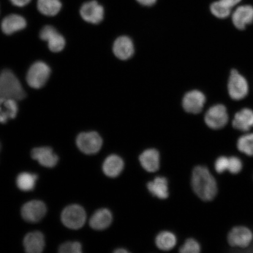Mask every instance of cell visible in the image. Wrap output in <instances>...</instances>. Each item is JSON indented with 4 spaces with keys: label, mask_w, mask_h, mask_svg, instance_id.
I'll list each match as a JSON object with an SVG mask.
<instances>
[{
    "label": "cell",
    "mask_w": 253,
    "mask_h": 253,
    "mask_svg": "<svg viewBox=\"0 0 253 253\" xmlns=\"http://www.w3.org/2000/svg\"><path fill=\"white\" fill-rule=\"evenodd\" d=\"M192 186L198 197L206 202L212 201L217 194L216 180L204 166H198L193 170Z\"/></svg>",
    "instance_id": "obj_1"
},
{
    "label": "cell",
    "mask_w": 253,
    "mask_h": 253,
    "mask_svg": "<svg viewBox=\"0 0 253 253\" xmlns=\"http://www.w3.org/2000/svg\"><path fill=\"white\" fill-rule=\"evenodd\" d=\"M25 96L24 88L13 72L4 69L0 72V98L18 101L24 99Z\"/></svg>",
    "instance_id": "obj_2"
},
{
    "label": "cell",
    "mask_w": 253,
    "mask_h": 253,
    "mask_svg": "<svg viewBox=\"0 0 253 253\" xmlns=\"http://www.w3.org/2000/svg\"><path fill=\"white\" fill-rule=\"evenodd\" d=\"M51 75V69L46 63L37 61L28 69L26 81L29 86L35 89L43 87L48 81Z\"/></svg>",
    "instance_id": "obj_3"
},
{
    "label": "cell",
    "mask_w": 253,
    "mask_h": 253,
    "mask_svg": "<svg viewBox=\"0 0 253 253\" xmlns=\"http://www.w3.org/2000/svg\"><path fill=\"white\" fill-rule=\"evenodd\" d=\"M227 240L229 245L233 248L248 249L253 243V232L245 226H234L227 234Z\"/></svg>",
    "instance_id": "obj_4"
},
{
    "label": "cell",
    "mask_w": 253,
    "mask_h": 253,
    "mask_svg": "<svg viewBox=\"0 0 253 253\" xmlns=\"http://www.w3.org/2000/svg\"><path fill=\"white\" fill-rule=\"evenodd\" d=\"M61 219L63 224L68 228L79 229L84 225L86 221V211L81 206L70 205L63 211Z\"/></svg>",
    "instance_id": "obj_5"
},
{
    "label": "cell",
    "mask_w": 253,
    "mask_h": 253,
    "mask_svg": "<svg viewBox=\"0 0 253 253\" xmlns=\"http://www.w3.org/2000/svg\"><path fill=\"white\" fill-rule=\"evenodd\" d=\"M76 142L79 149L87 155L97 153L103 145L102 137L95 131L81 132L78 135Z\"/></svg>",
    "instance_id": "obj_6"
},
{
    "label": "cell",
    "mask_w": 253,
    "mask_h": 253,
    "mask_svg": "<svg viewBox=\"0 0 253 253\" xmlns=\"http://www.w3.org/2000/svg\"><path fill=\"white\" fill-rule=\"evenodd\" d=\"M227 88L230 97L235 100L245 99L249 90L248 81L236 69L231 71Z\"/></svg>",
    "instance_id": "obj_7"
},
{
    "label": "cell",
    "mask_w": 253,
    "mask_h": 253,
    "mask_svg": "<svg viewBox=\"0 0 253 253\" xmlns=\"http://www.w3.org/2000/svg\"><path fill=\"white\" fill-rule=\"evenodd\" d=\"M205 122L209 127L220 129L229 122V115L226 107L223 104H216L211 107L205 116Z\"/></svg>",
    "instance_id": "obj_8"
},
{
    "label": "cell",
    "mask_w": 253,
    "mask_h": 253,
    "mask_svg": "<svg viewBox=\"0 0 253 253\" xmlns=\"http://www.w3.org/2000/svg\"><path fill=\"white\" fill-rule=\"evenodd\" d=\"M41 40L46 41L50 51L58 53L62 51L66 46L64 37L52 25H46L40 33Z\"/></svg>",
    "instance_id": "obj_9"
},
{
    "label": "cell",
    "mask_w": 253,
    "mask_h": 253,
    "mask_svg": "<svg viewBox=\"0 0 253 253\" xmlns=\"http://www.w3.org/2000/svg\"><path fill=\"white\" fill-rule=\"evenodd\" d=\"M79 12L82 18L88 23L98 24L100 23L104 18V8L95 0L84 3Z\"/></svg>",
    "instance_id": "obj_10"
},
{
    "label": "cell",
    "mask_w": 253,
    "mask_h": 253,
    "mask_svg": "<svg viewBox=\"0 0 253 253\" xmlns=\"http://www.w3.org/2000/svg\"><path fill=\"white\" fill-rule=\"evenodd\" d=\"M46 211V205L43 202L32 201L22 208L21 215L28 222L37 223L45 216Z\"/></svg>",
    "instance_id": "obj_11"
},
{
    "label": "cell",
    "mask_w": 253,
    "mask_h": 253,
    "mask_svg": "<svg viewBox=\"0 0 253 253\" xmlns=\"http://www.w3.org/2000/svg\"><path fill=\"white\" fill-rule=\"evenodd\" d=\"M206 97L199 90H192L186 93L183 99V107L186 112L192 114L200 113L204 108Z\"/></svg>",
    "instance_id": "obj_12"
},
{
    "label": "cell",
    "mask_w": 253,
    "mask_h": 253,
    "mask_svg": "<svg viewBox=\"0 0 253 253\" xmlns=\"http://www.w3.org/2000/svg\"><path fill=\"white\" fill-rule=\"evenodd\" d=\"M27 22L23 16L17 14H9L2 19L1 28L2 33L11 36L27 27Z\"/></svg>",
    "instance_id": "obj_13"
},
{
    "label": "cell",
    "mask_w": 253,
    "mask_h": 253,
    "mask_svg": "<svg viewBox=\"0 0 253 253\" xmlns=\"http://www.w3.org/2000/svg\"><path fill=\"white\" fill-rule=\"evenodd\" d=\"M31 157L41 166L47 168L54 167L59 160L58 156L48 147L34 148L31 151Z\"/></svg>",
    "instance_id": "obj_14"
},
{
    "label": "cell",
    "mask_w": 253,
    "mask_h": 253,
    "mask_svg": "<svg viewBox=\"0 0 253 253\" xmlns=\"http://www.w3.org/2000/svg\"><path fill=\"white\" fill-rule=\"evenodd\" d=\"M232 21L237 29L245 30L247 25L253 22V7L249 5L240 6L233 12Z\"/></svg>",
    "instance_id": "obj_15"
},
{
    "label": "cell",
    "mask_w": 253,
    "mask_h": 253,
    "mask_svg": "<svg viewBox=\"0 0 253 253\" xmlns=\"http://www.w3.org/2000/svg\"><path fill=\"white\" fill-rule=\"evenodd\" d=\"M233 127L237 130L247 132L253 127V110L245 108L240 110L234 117Z\"/></svg>",
    "instance_id": "obj_16"
},
{
    "label": "cell",
    "mask_w": 253,
    "mask_h": 253,
    "mask_svg": "<svg viewBox=\"0 0 253 253\" xmlns=\"http://www.w3.org/2000/svg\"><path fill=\"white\" fill-rule=\"evenodd\" d=\"M113 52L117 58L120 59H128L134 52L133 42L129 37H120L114 43Z\"/></svg>",
    "instance_id": "obj_17"
},
{
    "label": "cell",
    "mask_w": 253,
    "mask_h": 253,
    "mask_svg": "<svg viewBox=\"0 0 253 253\" xmlns=\"http://www.w3.org/2000/svg\"><path fill=\"white\" fill-rule=\"evenodd\" d=\"M17 102L7 98H0V123L5 124L16 118L18 113Z\"/></svg>",
    "instance_id": "obj_18"
},
{
    "label": "cell",
    "mask_w": 253,
    "mask_h": 253,
    "mask_svg": "<svg viewBox=\"0 0 253 253\" xmlns=\"http://www.w3.org/2000/svg\"><path fill=\"white\" fill-rule=\"evenodd\" d=\"M45 238L40 232H34L27 234L24 239L25 251L28 253H40L45 247Z\"/></svg>",
    "instance_id": "obj_19"
},
{
    "label": "cell",
    "mask_w": 253,
    "mask_h": 253,
    "mask_svg": "<svg viewBox=\"0 0 253 253\" xmlns=\"http://www.w3.org/2000/svg\"><path fill=\"white\" fill-rule=\"evenodd\" d=\"M141 165L149 172H156L160 168V154L157 150L148 149L142 153L139 158Z\"/></svg>",
    "instance_id": "obj_20"
},
{
    "label": "cell",
    "mask_w": 253,
    "mask_h": 253,
    "mask_svg": "<svg viewBox=\"0 0 253 253\" xmlns=\"http://www.w3.org/2000/svg\"><path fill=\"white\" fill-rule=\"evenodd\" d=\"M124 161L117 155H111L106 158L103 164V170L107 176L116 178L124 169Z\"/></svg>",
    "instance_id": "obj_21"
},
{
    "label": "cell",
    "mask_w": 253,
    "mask_h": 253,
    "mask_svg": "<svg viewBox=\"0 0 253 253\" xmlns=\"http://www.w3.org/2000/svg\"><path fill=\"white\" fill-rule=\"evenodd\" d=\"M112 220L111 211L107 209H101L97 211L90 218V225L94 230H102L110 225Z\"/></svg>",
    "instance_id": "obj_22"
},
{
    "label": "cell",
    "mask_w": 253,
    "mask_h": 253,
    "mask_svg": "<svg viewBox=\"0 0 253 253\" xmlns=\"http://www.w3.org/2000/svg\"><path fill=\"white\" fill-rule=\"evenodd\" d=\"M37 7L41 14L54 17L61 12L62 3L61 0H37Z\"/></svg>",
    "instance_id": "obj_23"
},
{
    "label": "cell",
    "mask_w": 253,
    "mask_h": 253,
    "mask_svg": "<svg viewBox=\"0 0 253 253\" xmlns=\"http://www.w3.org/2000/svg\"><path fill=\"white\" fill-rule=\"evenodd\" d=\"M147 188L154 197L161 199H166L169 197L168 181L164 177H156L153 181L148 183Z\"/></svg>",
    "instance_id": "obj_24"
},
{
    "label": "cell",
    "mask_w": 253,
    "mask_h": 253,
    "mask_svg": "<svg viewBox=\"0 0 253 253\" xmlns=\"http://www.w3.org/2000/svg\"><path fill=\"white\" fill-rule=\"evenodd\" d=\"M237 150L248 157H253V132H248L238 138L236 142Z\"/></svg>",
    "instance_id": "obj_25"
},
{
    "label": "cell",
    "mask_w": 253,
    "mask_h": 253,
    "mask_svg": "<svg viewBox=\"0 0 253 253\" xmlns=\"http://www.w3.org/2000/svg\"><path fill=\"white\" fill-rule=\"evenodd\" d=\"M156 243L158 249L164 251H169L176 245V238L171 232H163L157 236Z\"/></svg>",
    "instance_id": "obj_26"
},
{
    "label": "cell",
    "mask_w": 253,
    "mask_h": 253,
    "mask_svg": "<svg viewBox=\"0 0 253 253\" xmlns=\"http://www.w3.org/2000/svg\"><path fill=\"white\" fill-rule=\"evenodd\" d=\"M38 176L36 174L23 172L19 174L17 178L18 188L23 191H30L35 188Z\"/></svg>",
    "instance_id": "obj_27"
},
{
    "label": "cell",
    "mask_w": 253,
    "mask_h": 253,
    "mask_svg": "<svg viewBox=\"0 0 253 253\" xmlns=\"http://www.w3.org/2000/svg\"><path fill=\"white\" fill-rule=\"evenodd\" d=\"M231 8L227 7L222 2H214L211 6V11L215 17L224 19L228 17L231 13Z\"/></svg>",
    "instance_id": "obj_28"
},
{
    "label": "cell",
    "mask_w": 253,
    "mask_h": 253,
    "mask_svg": "<svg viewBox=\"0 0 253 253\" xmlns=\"http://www.w3.org/2000/svg\"><path fill=\"white\" fill-rule=\"evenodd\" d=\"M243 169L242 161L238 157L233 156L229 157L228 171L232 175H237L242 172Z\"/></svg>",
    "instance_id": "obj_29"
},
{
    "label": "cell",
    "mask_w": 253,
    "mask_h": 253,
    "mask_svg": "<svg viewBox=\"0 0 253 253\" xmlns=\"http://www.w3.org/2000/svg\"><path fill=\"white\" fill-rule=\"evenodd\" d=\"M59 252L61 253H81L82 245L77 242H68L60 246Z\"/></svg>",
    "instance_id": "obj_30"
},
{
    "label": "cell",
    "mask_w": 253,
    "mask_h": 253,
    "mask_svg": "<svg viewBox=\"0 0 253 253\" xmlns=\"http://www.w3.org/2000/svg\"><path fill=\"white\" fill-rule=\"evenodd\" d=\"M201 252V246L194 239L186 240L181 248L179 252L182 253H199Z\"/></svg>",
    "instance_id": "obj_31"
},
{
    "label": "cell",
    "mask_w": 253,
    "mask_h": 253,
    "mask_svg": "<svg viewBox=\"0 0 253 253\" xmlns=\"http://www.w3.org/2000/svg\"><path fill=\"white\" fill-rule=\"evenodd\" d=\"M229 157L220 156L214 163V169L218 173H223L228 170Z\"/></svg>",
    "instance_id": "obj_32"
},
{
    "label": "cell",
    "mask_w": 253,
    "mask_h": 253,
    "mask_svg": "<svg viewBox=\"0 0 253 253\" xmlns=\"http://www.w3.org/2000/svg\"><path fill=\"white\" fill-rule=\"evenodd\" d=\"M12 5L17 7H24L29 4L31 0H9Z\"/></svg>",
    "instance_id": "obj_33"
},
{
    "label": "cell",
    "mask_w": 253,
    "mask_h": 253,
    "mask_svg": "<svg viewBox=\"0 0 253 253\" xmlns=\"http://www.w3.org/2000/svg\"><path fill=\"white\" fill-rule=\"evenodd\" d=\"M227 7L232 9L235 5L238 4L242 0H220Z\"/></svg>",
    "instance_id": "obj_34"
},
{
    "label": "cell",
    "mask_w": 253,
    "mask_h": 253,
    "mask_svg": "<svg viewBox=\"0 0 253 253\" xmlns=\"http://www.w3.org/2000/svg\"><path fill=\"white\" fill-rule=\"evenodd\" d=\"M140 4L144 6H151L156 3L157 0H137Z\"/></svg>",
    "instance_id": "obj_35"
},
{
    "label": "cell",
    "mask_w": 253,
    "mask_h": 253,
    "mask_svg": "<svg viewBox=\"0 0 253 253\" xmlns=\"http://www.w3.org/2000/svg\"><path fill=\"white\" fill-rule=\"evenodd\" d=\"M115 253H128V252L125 249H119L116 250V251H115Z\"/></svg>",
    "instance_id": "obj_36"
},
{
    "label": "cell",
    "mask_w": 253,
    "mask_h": 253,
    "mask_svg": "<svg viewBox=\"0 0 253 253\" xmlns=\"http://www.w3.org/2000/svg\"><path fill=\"white\" fill-rule=\"evenodd\" d=\"M0 150H1V143H0Z\"/></svg>",
    "instance_id": "obj_37"
}]
</instances>
